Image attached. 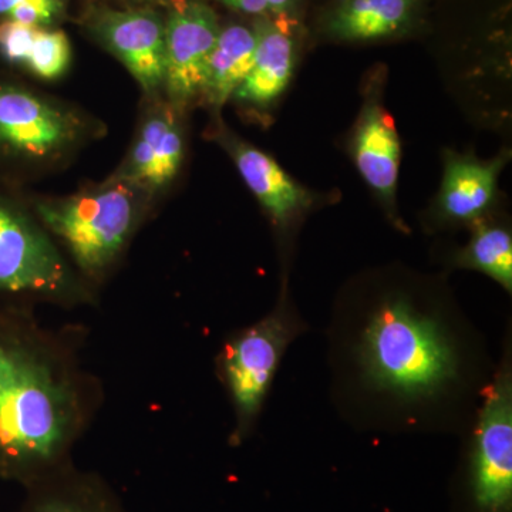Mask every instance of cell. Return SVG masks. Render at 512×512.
<instances>
[{"label": "cell", "instance_id": "6da1fadb", "mask_svg": "<svg viewBox=\"0 0 512 512\" xmlns=\"http://www.w3.org/2000/svg\"><path fill=\"white\" fill-rule=\"evenodd\" d=\"M82 325L49 326L36 308L0 303V481L20 488L74 461L106 402L86 366Z\"/></svg>", "mask_w": 512, "mask_h": 512}, {"label": "cell", "instance_id": "7a4b0ae2", "mask_svg": "<svg viewBox=\"0 0 512 512\" xmlns=\"http://www.w3.org/2000/svg\"><path fill=\"white\" fill-rule=\"evenodd\" d=\"M353 357L367 390L402 404L437 402L463 376L447 323L406 296L384 299L363 319Z\"/></svg>", "mask_w": 512, "mask_h": 512}, {"label": "cell", "instance_id": "3957f363", "mask_svg": "<svg viewBox=\"0 0 512 512\" xmlns=\"http://www.w3.org/2000/svg\"><path fill=\"white\" fill-rule=\"evenodd\" d=\"M29 198L74 271L99 293L126 261L158 202L143 188L110 175L72 194L29 192Z\"/></svg>", "mask_w": 512, "mask_h": 512}, {"label": "cell", "instance_id": "277c9868", "mask_svg": "<svg viewBox=\"0 0 512 512\" xmlns=\"http://www.w3.org/2000/svg\"><path fill=\"white\" fill-rule=\"evenodd\" d=\"M107 124L79 104L0 74V177L26 187L67 170Z\"/></svg>", "mask_w": 512, "mask_h": 512}, {"label": "cell", "instance_id": "5b68a950", "mask_svg": "<svg viewBox=\"0 0 512 512\" xmlns=\"http://www.w3.org/2000/svg\"><path fill=\"white\" fill-rule=\"evenodd\" d=\"M26 187L0 177V303L99 308L94 291L37 218Z\"/></svg>", "mask_w": 512, "mask_h": 512}, {"label": "cell", "instance_id": "8992f818", "mask_svg": "<svg viewBox=\"0 0 512 512\" xmlns=\"http://www.w3.org/2000/svg\"><path fill=\"white\" fill-rule=\"evenodd\" d=\"M301 332V319L282 299L265 318L231 333L222 343L215 367L234 414L231 446L254 433L282 357Z\"/></svg>", "mask_w": 512, "mask_h": 512}, {"label": "cell", "instance_id": "52a82bcc", "mask_svg": "<svg viewBox=\"0 0 512 512\" xmlns=\"http://www.w3.org/2000/svg\"><path fill=\"white\" fill-rule=\"evenodd\" d=\"M185 113L164 94L143 97L133 140L110 177L137 185L160 201L183 170Z\"/></svg>", "mask_w": 512, "mask_h": 512}, {"label": "cell", "instance_id": "ba28073f", "mask_svg": "<svg viewBox=\"0 0 512 512\" xmlns=\"http://www.w3.org/2000/svg\"><path fill=\"white\" fill-rule=\"evenodd\" d=\"M82 25L97 45L126 67L143 97L163 94L165 13L156 8L93 6Z\"/></svg>", "mask_w": 512, "mask_h": 512}, {"label": "cell", "instance_id": "9c48e42d", "mask_svg": "<svg viewBox=\"0 0 512 512\" xmlns=\"http://www.w3.org/2000/svg\"><path fill=\"white\" fill-rule=\"evenodd\" d=\"M473 493L478 512H510L512 501V372L504 357L485 389L473 448Z\"/></svg>", "mask_w": 512, "mask_h": 512}, {"label": "cell", "instance_id": "30bf717a", "mask_svg": "<svg viewBox=\"0 0 512 512\" xmlns=\"http://www.w3.org/2000/svg\"><path fill=\"white\" fill-rule=\"evenodd\" d=\"M220 30L217 13L202 0H178L165 13L163 94L181 110L200 103L208 59Z\"/></svg>", "mask_w": 512, "mask_h": 512}, {"label": "cell", "instance_id": "8fae6325", "mask_svg": "<svg viewBox=\"0 0 512 512\" xmlns=\"http://www.w3.org/2000/svg\"><path fill=\"white\" fill-rule=\"evenodd\" d=\"M212 140L232 158L238 173L279 229H288L313 205V195L286 173L274 158L242 140L217 116Z\"/></svg>", "mask_w": 512, "mask_h": 512}, {"label": "cell", "instance_id": "7c38bea8", "mask_svg": "<svg viewBox=\"0 0 512 512\" xmlns=\"http://www.w3.org/2000/svg\"><path fill=\"white\" fill-rule=\"evenodd\" d=\"M22 490L16 512H130L106 478L76 461Z\"/></svg>", "mask_w": 512, "mask_h": 512}, {"label": "cell", "instance_id": "4fadbf2b", "mask_svg": "<svg viewBox=\"0 0 512 512\" xmlns=\"http://www.w3.org/2000/svg\"><path fill=\"white\" fill-rule=\"evenodd\" d=\"M508 157L480 161L474 157L447 153L444 177L436 201V217L447 224L480 221L497 195L498 175Z\"/></svg>", "mask_w": 512, "mask_h": 512}, {"label": "cell", "instance_id": "5bb4252c", "mask_svg": "<svg viewBox=\"0 0 512 512\" xmlns=\"http://www.w3.org/2000/svg\"><path fill=\"white\" fill-rule=\"evenodd\" d=\"M352 150L367 185L393 210L402 148L393 120L373 97L367 99L360 113Z\"/></svg>", "mask_w": 512, "mask_h": 512}, {"label": "cell", "instance_id": "9a60e30c", "mask_svg": "<svg viewBox=\"0 0 512 512\" xmlns=\"http://www.w3.org/2000/svg\"><path fill=\"white\" fill-rule=\"evenodd\" d=\"M254 63L231 100L252 109H266L285 92L295 67V42L272 18H256Z\"/></svg>", "mask_w": 512, "mask_h": 512}, {"label": "cell", "instance_id": "2e32d148", "mask_svg": "<svg viewBox=\"0 0 512 512\" xmlns=\"http://www.w3.org/2000/svg\"><path fill=\"white\" fill-rule=\"evenodd\" d=\"M3 62L42 82H57L69 72L72 43L60 28L0 20Z\"/></svg>", "mask_w": 512, "mask_h": 512}, {"label": "cell", "instance_id": "e0dca14e", "mask_svg": "<svg viewBox=\"0 0 512 512\" xmlns=\"http://www.w3.org/2000/svg\"><path fill=\"white\" fill-rule=\"evenodd\" d=\"M256 33L245 25L221 28L205 70L200 103L218 116L244 82L254 63Z\"/></svg>", "mask_w": 512, "mask_h": 512}, {"label": "cell", "instance_id": "ac0fdd59", "mask_svg": "<svg viewBox=\"0 0 512 512\" xmlns=\"http://www.w3.org/2000/svg\"><path fill=\"white\" fill-rule=\"evenodd\" d=\"M417 0H340L328 29L342 40H375L394 35L409 25Z\"/></svg>", "mask_w": 512, "mask_h": 512}, {"label": "cell", "instance_id": "d6986e66", "mask_svg": "<svg viewBox=\"0 0 512 512\" xmlns=\"http://www.w3.org/2000/svg\"><path fill=\"white\" fill-rule=\"evenodd\" d=\"M454 264L490 276L512 291V237L503 225L478 222L470 241L457 252Z\"/></svg>", "mask_w": 512, "mask_h": 512}, {"label": "cell", "instance_id": "ffe728a7", "mask_svg": "<svg viewBox=\"0 0 512 512\" xmlns=\"http://www.w3.org/2000/svg\"><path fill=\"white\" fill-rule=\"evenodd\" d=\"M67 9L69 0H0V20L59 28Z\"/></svg>", "mask_w": 512, "mask_h": 512}, {"label": "cell", "instance_id": "44dd1931", "mask_svg": "<svg viewBox=\"0 0 512 512\" xmlns=\"http://www.w3.org/2000/svg\"><path fill=\"white\" fill-rule=\"evenodd\" d=\"M227 8L254 16V18H274L282 16L292 9L295 0H218Z\"/></svg>", "mask_w": 512, "mask_h": 512}, {"label": "cell", "instance_id": "7402d4cb", "mask_svg": "<svg viewBox=\"0 0 512 512\" xmlns=\"http://www.w3.org/2000/svg\"><path fill=\"white\" fill-rule=\"evenodd\" d=\"M175 0H124L126 6L130 8H154V6L164 5V3H174Z\"/></svg>", "mask_w": 512, "mask_h": 512}, {"label": "cell", "instance_id": "603a6c76", "mask_svg": "<svg viewBox=\"0 0 512 512\" xmlns=\"http://www.w3.org/2000/svg\"><path fill=\"white\" fill-rule=\"evenodd\" d=\"M93 2H100V0H93Z\"/></svg>", "mask_w": 512, "mask_h": 512}]
</instances>
